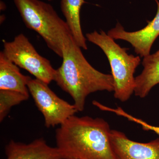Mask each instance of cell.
I'll use <instances>...</instances> for the list:
<instances>
[{
  "mask_svg": "<svg viewBox=\"0 0 159 159\" xmlns=\"http://www.w3.org/2000/svg\"><path fill=\"white\" fill-rule=\"evenodd\" d=\"M108 122L100 118L72 116L56 129L57 148L64 159H118Z\"/></svg>",
  "mask_w": 159,
  "mask_h": 159,
  "instance_id": "obj_1",
  "label": "cell"
},
{
  "mask_svg": "<svg viewBox=\"0 0 159 159\" xmlns=\"http://www.w3.org/2000/svg\"><path fill=\"white\" fill-rule=\"evenodd\" d=\"M73 36L66 40L63 47L62 62L56 70L54 81L68 93L78 111L84 110L89 95L98 92H114L115 83L111 74L94 68L86 59Z\"/></svg>",
  "mask_w": 159,
  "mask_h": 159,
  "instance_id": "obj_2",
  "label": "cell"
},
{
  "mask_svg": "<svg viewBox=\"0 0 159 159\" xmlns=\"http://www.w3.org/2000/svg\"><path fill=\"white\" fill-rule=\"evenodd\" d=\"M28 29L37 32L49 48L62 58L63 47L72 34L68 25L48 3L40 0H13Z\"/></svg>",
  "mask_w": 159,
  "mask_h": 159,
  "instance_id": "obj_3",
  "label": "cell"
},
{
  "mask_svg": "<svg viewBox=\"0 0 159 159\" xmlns=\"http://www.w3.org/2000/svg\"><path fill=\"white\" fill-rule=\"evenodd\" d=\"M85 37L99 47L108 59L115 83L114 97L122 102L127 101L134 91V74L141 62L140 56L129 54L128 49L120 47L102 30L87 33Z\"/></svg>",
  "mask_w": 159,
  "mask_h": 159,
  "instance_id": "obj_4",
  "label": "cell"
},
{
  "mask_svg": "<svg viewBox=\"0 0 159 159\" xmlns=\"http://www.w3.org/2000/svg\"><path fill=\"white\" fill-rule=\"evenodd\" d=\"M2 51L9 60L28 71L36 79L48 84L54 80L56 70L49 60L38 53L24 34H18L12 41H4Z\"/></svg>",
  "mask_w": 159,
  "mask_h": 159,
  "instance_id": "obj_5",
  "label": "cell"
},
{
  "mask_svg": "<svg viewBox=\"0 0 159 159\" xmlns=\"http://www.w3.org/2000/svg\"><path fill=\"white\" fill-rule=\"evenodd\" d=\"M28 87L37 108L43 115L47 128L61 125L78 112L74 104L60 98L48 84L41 80L31 78Z\"/></svg>",
  "mask_w": 159,
  "mask_h": 159,
  "instance_id": "obj_6",
  "label": "cell"
},
{
  "mask_svg": "<svg viewBox=\"0 0 159 159\" xmlns=\"http://www.w3.org/2000/svg\"><path fill=\"white\" fill-rule=\"evenodd\" d=\"M157 5V11L154 18L147 21L148 25L139 31H125L121 24L118 23L115 28L107 32L114 39L125 41L133 47L135 52L141 57L150 54L151 49L157 38L159 36V2L155 0Z\"/></svg>",
  "mask_w": 159,
  "mask_h": 159,
  "instance_id": "obj_7",
  "label": "cell"
},
{
  "mask_svg": "<svg viewBox=\"0 0 159 159\" xmlns=\"http://www.w3.org/2000/svg\"><path fill=\"white\" fill-rule=\"evenodd\" d=\"M110 137L118 159H159V138L142 143L130 140L116 130H111Z\"/></svg>",
  "mask_w": 159,
  "mask_h": 159,
  "instance_id": "obj_8",
  "label": "cell"
},
{
  "mask_svg": "<svg viewBox=\"0 0 159 159\" xmlns=\"http://www.w3.org/2000/svg\"><path fill=\"white\" fill-rule=\"evenodd\" d=\"M6 159H64L57 147H51L42 138L29 144L9 142L5 147Z\"/></svg>",
  "mask_w": 159,
  "mask_h": 159,
  "instance_id": "obj_9",
  "label": "cell"
},
{
  "mask_svg": "<svg viewBox=\"0 0 159 159\" xmlns=\"http://www.w3.org/2000/svg\"><path fill=\"white\" fill-rule=\"evenodd\" d=\"M31 77L21 73L18 66L0 52V90L20 92L29 95L28 84Z\"/></svg>",
  "mask_w": 159,
  "mask_h": 159,
  "instance_id": "obj_10",
  "label": "cell"
},
{
  "mask_svg": "<svg viewBox=\"0 0 159 159\" xmlns=\"http://www.w3.org/2000/svg\"><path fill=\"white\" fill-rule=\"evenodd\" d=\"M143 69L135 77L134 93L136 97H147L152 89L159 84V49L155 53L143 58Z\"/></svg>",
  "mask_w": 159,
  "mask_h": 159,
  "instance_id": "obj_11",
  "label": "cell"
},
{
  "mask_svg": "<svg viewBox=\"0 0 159 159\" xmlns=\"http://www.w3.org/2000/svg\"><path fill=\"white\" fill-rule=\"evenodd\" d=\"M84 0H61V8L75 43L80 48L88 50L87 39L83 33L80 23L81 6Z\"/></svg>",
  "mask_w": 159,
  "mask_h": 159,
  "instance_id": "obj_12",
  "label": "cell"
},
{
  "mask_svg": "<svg viewBox=\"0 0 159 159\" xmlns=\"http://www.w3.org/2000/svg\"><path fill=\"white\" fill-rule=\"evenodd\" d=\"M29 95L20 92L0 90V121L2 122L12 107L29 99Z\"/></svg>",
  "mask_w": 159,
  "mask_h": 159,
  "instance_id": "obj_13",
  "label": "cell"
},
{
  "mask_svg": "<svg viewBox=\"0 0 159 159\" xmlns=\"http://www.w3.org/2000/svg\"><path fill=\"white\" fill-rule=\"evenodd\" d=\"M102 110L103 111L114 113L118 116L124 117L128 119L129 121H132L141 125L144 130L152 131L159 136V126L150 125L145 121L142 120V119L133 116L125 112L121 107H118L117 108H114L104 105L102 107Z\"/></svg>",
  "mask_w": 159,
  "mask_h": 159,
  "instance_id": "obj_14",
  "label": "cell"
}]
</instances>
